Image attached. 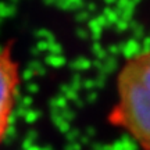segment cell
I'll list each match as a JSON object with an SVG mask.
<instances>
[{
	"mask_svg": "<svg viewBox=\"0 0 150 150\" xmlns=\"http://www.w3.org/2000/svg\"><path fill=\"white\" fill-rule=\"evenodd\" d=\"M18 85V65L11 57L10 47L0 45V143L4 139L10 125Z\"/></svg>",
	"mask_w": 150,
	"mask_h": 150,
	"instance_id": "2",
	"label": "cell"
},
{
	"mask_svg": "<svg viewBox=\"0 0 150 150\" xmlns=\"http://www.w3.org/2000/svg\"><path fill=\"white\" fill-rule=\"evenodd\" d=\"M108 121L150 150V50L125 61L117 76V102Z\"/></svg>",
	"mask_w": 150,
	"mask_h": 150,
	"instance_id": "1",
	"label": "cell"
}]
</instances>
